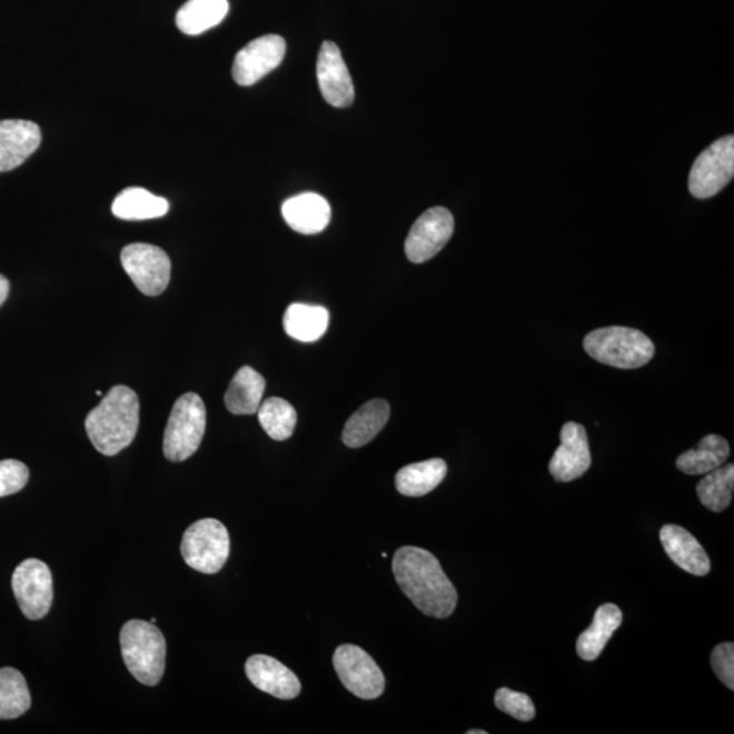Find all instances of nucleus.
Segmentation results:
<instances>
[{
	"label": "nucleus",
	"instance_id": "nucleus-1",
	"mask_svg": "<svg viewBox=\"0 0 734 734\" xmlns=\"http://www.w3.org/2000/svg\"><path fill=\"white\" fill-rule=\"evenodd\" d=\"M391 571L404 595L421 614L445 619L456 609L457 591L440 567L438 559L419 547L396 550Z\"/></svg>",
	"mask_w": 734,
	"mask_h": 734
},
{
	"label": "nucleus",
	"instance_id": "nucleus-2",
	"mask_svg": "<svg viewBox=\"0 0 734 734\" xmlns=\"http://www.w3.org/2000/svg\"><path fill=\"white\" fill-rule=\"evenodd\" d=\"M95 448L106 456L118 455L132 444L139 427V399L131 388L118 385L91 409L85 421Z\"/></svg>",
	"mask_w": 734,
	"mask_h": 734
},
{
	"label": "nucleus",
	"instance_id": "nucleus-3",
	"mask_svg": "<svg viewBox=\"0 0 734 734\" xmlns=\"http://www.w3.org/2000/svg\"><path fill=\"white\" fill-rule=\"evenodd\" d=\"M122 659L127 669L145 685L161 682L167 664V641L156 624L145 621H130L120 633Z\"/></svg>",
	"mask_w": 734,
	"mask_h": 734
},
{
	"label": "nucleus",
	"instance_id": "nucleus-4",
	"mask_svg": "<svg viewBox=\"0 0 734 734\" xmlns=\"http://www.w3.org/2000/svg\"><path fill=\"white\" fill-rule=\"evenodd\" d=\"M584 348L597 363L624 370L645 366L656 353L653 341L644 333L628 327L592 330L584 339Z\"/></svg>",
	"mask_w": 734,
	"mask_h": 734
},
{
	"label": "nucleus",
	"instance_id": "nucleus-5",
	"mask_svg": "<svg viewBox=\"0 0 734 734\" xmlns=\"http://www.w3.org/2000/svg\"><path fill=\"white\" fill-rule=\"evenodd\" d=\"M206 406L199 395H182L171 409L163 436V453L169 462L181 463L195 455L206 432Z\"/></svg>",
	"mask_w": 734,
	"mask_h": 734
},
{
	"label": "nucleus",
	"instance_id": "nucleus-6",
	"mask_svg": "<svg viewBox=\"0 0 734 734\" xmlns=\"http://www.w3.org/2000/svg\"><path fill=\"white\" fill-rule=\"evenodd\" d=\"M181 554L196 572L217 574L230 554L229 532L218 519L205 518L189 526L181 542Z\"/></svg>",
	"mask_w": 734,
	"mask_h": 734
},
{
	"label": "nucleus",
	"instance_id": "nucleus-7",
	"mask_svg": "<svg viewBox=\"0 0 734 734\" xmlns=\"http://www.w3.org/2000/svg\"><path fill=\"white\" fill-rule=\"evenodd\" d=\"M734 176V138H721L695 159L690 171L688 188L696 199L720 194Z\"/></svg>",
	"mask_w": 734,
	"mask_h": 734
},
{
	"label": "nucleus",
	"instance_id": "nucleus-8",
	"mask_svg": "<svg viewBox=\"0 0 734 734\" xmlns=\"http://www.w3.org/2000/svg\"><path fill=\"white\" fill-rule=\"evenodd\" d=\"M121 265L145 296L157 297L167 290L171 262L163 249L150 244H131L121 250Z\"/></svg>",
	"mask_w": 734,
	"mask_h": 734
},
{
	"label": "nucleus",
	"instance_id": "nucleus-9",
	"mask_svg": "<svg viewBox=\"0 0 734 734\" xmlns=\"http://www.w3.org/2000/svg\"><path fill=\"white\" fill-rule=\"evenodd\" d=\"M334 666L343 685L360 700L373 701L384 694V673L363 648L339 646L334 654Z\"/></svg>",
	"mask_w": 734,
	"mask_h": 734
},
{
	"label": "nucleus",
	"instance_id": "nucleus-10",
	"mask_svg": "<svg viewBox=\"0 0 734 734\" xmlns=\"http://www.w3.org/2000/svg\"><path fill=\"white\" fill-rule=\"evenodd\" d=\"M11 586L17 603L28 619L40 621L51 609L52 574L44 562L33 558L23 561L12 574Z\"/></svg>",
	"mask_w": 734,
	"mask_h": 734
},
{
	"label": "nucleus",
	"instance_id": "nucleus-11",
	"mask_svg": "<svg viewBox=\"0 0 734 734\" xmlns=\"http://www.w3.org/2000/svg\"><path fill=\"white\" fill-rule=\"evenodd\" d=\"M455 231V219L444 207H434L421 214L413 225L406 240L409 261L420 265L433 259L450 240Z\"/></svg>",
	"mask_w": 734,
	"mask_h": 734
},
{
	"label": "nucleus",
	"instance_id": "nucleus-12",
	"mask_svg": "<svg viewBox=\"0 0 734 734\" xmlns=\"http://www.w3.org/2000/svg\"><path fill=\"white\" fill-rule=\"evenodd\" d=\"M286 53L284 37L268 34L250 41L236 54L232 78L238 85L252 86L277 69Z\"/></svg>",
	"mask_w": 734,
	"mask_h": 734
},
{
	"label": "nucleus",
	"instance_id": "nucleus-13",
	"mask_svg": "<svg viewBox=\"0 0 734 734\" xmlns=\"http://www.w3.org/2000/svg\"><path fill=\"white\" fill-rule=\"evenodd\" d=\"M589 440L583 425L567 421L562 427L561 446L550 458L548 468L556 482L579 479L591 468Z\"/></svg>",
	"mask_w": 734,
	"mask_h": 734
},
{
	"label": "nucleus",
	"instance_id": "nucleus-14",
	"mask_svg": "<svg viewBox=\"0 0 734 734\" xmlns=\"http://www.w3.org/2000/svg\"><path fill=\"white\" fill-rule=\"evenodd\" d=\"M317 81L326 101L335 108L350 107L355 89L350 72L338 46L333 41L323 42L317 58Z\"/></svg>",
	"mask_w": 734,
	"mask_h": 734
},
{
	"label": "nucleus",
	"instance_id": "nucleus-15",
	"mask_svg": "<svg viewBox=\"0 0 734 734\" xmlns=\"http://www.w3.org/2000/svg\"><path fill=\"white\" fill-rule=\"evenodd\" d=\"M245 672L257 690L278 700L290 701L301 693V682L274 657L255 654L245 664Z\"/></svg>",
	"mask_w": 734,
	"mask_h": 734
},
{
	"label": "nucleus",
	"instance_id": "nucleus-16",
	"mask_svg": "<svg viewBox=\"0 0 734 734\" xmlns=\"http://www.w3.org/2000/svg\"><path fill=\"white\" fill-rule=\"evenodd\" d=\"M41 143L40 127L29 120H0V173L27 161Z\"/></svg>",
	"mask_w": 734,
	"mask_h": 734
},
{
	"label": "nucleus",
	"instance_id": "nucleus-17",
	"mask_svg": "<svg viewBox=\"0 0 734 734\" xmlns=\"http://www.w3.org/2000/svg\"><path fill=\"white\" fill-rule=\"evenodd\" d=\"M665 553L684 572L705 577L712 568L706 550L688 530L678 525H665L659 532Z\"/></svg>",
	"mask_w": 734,
	"mask_h": 734
},
{
	"label": "nucleus",
	"instance_id": "nucleus-18",
	"mask_svg": "<svg viewBox=\"0 0 734 734\" xmlns=\"http://www.w3.org/2000/svg\"><path fill=\"white\" fill-rule=\"evenodd\" d=\"M281 216L292 230L305 236L318 235L329 224L330 207L323 196L305 192L287 199L281 206Z\"/></svg>",
	"mask_w": 734,
	"mask_h": 734
},
{
	"label": "nucleus",
	"instance_id": "nucleus-19",
	"mask_svg": "<svg viewBox=\"0 0 734 734\" xmlns=\"http://www.w3.org/2000/svg\"><path fill=\"white\" fill-rule=\"evenodd\" d=\"M389 415V404L384 399L367 401L347 420L343 430V443L348 448H363L381 433L388 424Z\"/></svg>",
	"mask_w": 734,
	"mask_h": 734
},
{
	"label": "nucleus",
	"instance_id": "nucleus-20",
	"mask_svg": "<svg viewBox=\"0 0 734 734\" xmlns=\"http://www.w3.org/2000/svg\"><path fill=\"white\" fill-rule=\"evenodd\" d=\"M623 614L615 604H604L596 611L592 626L577 639L578 656L585 661H595L607 646L612 635L622 626Z\"/></svg>",
	"mask_w": 734,
	"mask_h": 734
},
{
	"label": "nucleus",
	"instance_id": "nucleus-21",
	"mask_svg": "<svg viewBox=\"0 0 734 734\" xmlns=\"http://www.w3.org/2000/svg\"><path fill=\"white\" fill-rule=\"evenodd\" d=\"M266 390V379L250 366L236 373L225 395V404L235 415H254L259 409Z\"/></svg>",
	"mask_w": 734,
	"mask_h": 734
},
{
	"label": "nucleus",
	"instance_id": "nucleus-22",
	"mask_svg": "<svg viewBox=\"0 0 734 734\" xmlns=\"http://www.w3.org/2000/svg\"><path fill=\"white\" fill-rule=\"evenodd\" d=\"M448 474L443 458L406 465L396 475V488L404 497L418 498L436 489Z\"/></svg>",
	"mask_w": 734,
	"mask_h": 734
},
{
	"label": "nucleus",
	"instance_id": "nucleus-23",
	"mask_svg": "<svg viewBox=\"0 0 734 734\" xmlns=\"http://www.w3.org/2000/svg\"><path fill=\"white\" fill-rule=\"evenodd\" d=\"M228 12V0H188L177 11V28L188 36H198L216 28Z\"/></svg>",
	"mask_w": 734,
	"mask_h": 734
},
{
	"label": "nucleus",
	"instance_id": "nucleus-24",
	"mask_svg": "<svg viewBox=\"0 0 734 734\" xmlns=\"http://www.w3.org/2000/svg\"><path fill=\"white\" fill-rule=\"evenodd\" d=\"M731 455V446L725 438L710 434L702 438L696 449L678 456L676 467L687 475H706L725 464Z\"/></svg>",
	"mask_w": 734,
	"mask_h": 734
},
{
	"label": "nucleus",
	"instance_id": "nucleus-25",
	"mask_svg": "<svg viewBox=\"0 0 734 734\" xmlns=\"http://www.w3.org/2000/svg\"><path fill=\"white\" fill-rule=\"evenodd\" d=\"M169 211V201L147 189L132 187L118 195L112 205L115 217L125 220L161 218Z\"/></svg>",
	"mask_w": 734,
	"mask_h": 734
},
{
	"label": "nucleus",
	"instance_id": "nucleus-26",
	"mask_svg": "<svg viewBox=\"0 0 734 734\" xmlns=\"http://www.w3.org/2000/svg\"><path fill=\"white\" fill-rule=\"evenodd\" d=\"M329 314L323 306L292 304L284 317L286 334L290 338L311 343L321 338L328 328Z\"/></svg>",
	"mask_w": 734,
	"mask_h": 734
},
{
	"label": "nucleus",
	"instance_id": "nucleus-27",
	"mask_svg": "<svg viewBox=\"0 0 734 734\" xmlns=\"http://www.w3.org/2000/svg\"><path fill=\"white\" fill-rule=\"evenodd\" d=\"M733 487L734 465H721L697 483L696 494L710 512L721 513L732 504Z\"/></svg>",
	"mask_w": 734,
	"mask_h": 734
},
{
	"label": "nucleus",
	"instance_id": "nucleus-28",
	"mask_svg": "<svg viewBox=\"0 0 734 734\" xmlns=\"http://www.w3.org/2000/svg\"><path fill=\"white\" fill-rule=\"evenodd\" d=\"M32 705L27 681L20 671L0 669V720H16Z\"/></svg>",
	"mask_w": 734,
	"mask_h": 734
},
{
	"label": "nucleus",
	"instance_id": "nucleus-29",
	"mask_svg": "<svg viewBox=\"0 0 734 734\" xmlns=\"http://www.w3.org/2000/svg\"><path fill=\"white\" fill-rule=\"evenodd\" d=\"M259 421L265 432L275 440H286L292 436L297 425V413L289 401L280 397H269L261 401Z\"/></svg>",
	"mask_w": 734,
	"mask_h": 734
},
{
	"label": "nucleus",
	"instance_id": "nucleus-30",
	"mask_svg": "<svg viewBox=\"0 0 734 734\" xmlns=\"http://www.w3.org/2000/svg\"><path fill=\"white\" fill-rule=\"evenodd\" d=\"M495 706L513 718L529 722L535 718L536 710L530 697L510 688H499L495 694Z\"/></svg>",
	"mask_w": 734,
	"mask_h": 734
},
{
	"label": "nucleus",
	"instance_id": "nucleus-31",
	"mask_svg": "<svg viewBox=\"0 0 734 734\" xmlns=\"http://www.w3.org/2000/svg\"><path fill=\"white\" fill-rule=\"evenodd\" d=\"M29 480L27 465L18 460L0 462V498L20 493Z\"/></svg>",
	"mask_w": 734,
	"mask_h": 734
},
{
	"label": "nucleus",
	"instance_id": "nucleus-32",
	"mask_svg": "<svg viewBox=\"0 0 734 734\" xmlns=\"http://www.w3.org/2000/svg\"><path fill=\"white\" fill-rule=\"evenodd\" d=\"M712 666L715 676L731 691L734 690V645L725 642L714 648L712 653Z\"/></svg>",
	"mask_w": 734,
	"mask_h": 734
},
{
	"label": "nucleus",
	"instance_id": "nucleus-33",
	"mask_svg": "<svg viewBox=\"0 0 734 734\" xmlns=\"http://www.w3.org/2000/svg\"><path fill=\"white\" fill-rule=\"evenodd\" d=\"M10 284L8 278L0 275V306H2L9 297Z\"/></svg>",
	"mask_w": 734,
	"mask_h": 734
},
{
	"label": "nucleus",
	"instance_id": "nucleus-34",
	"mask_svg": "<svg viewBox=\"0 0 734 734\" xmlns=\"http://www.w3.org/2000/svg\"><path fill=\"white\" fill-rule=\"evenodd\" d=\"M467 734H487V732L486 731L474 730V731H468Z\"/></svg>",
	"mask_w": 734,
	"mask_h": 734
},
{
	"label": "nucleus",
	"instance_id": "nucleus-35",
	"mask_svg": "<svg viewBox=\"0 0 734 734\" xmlns=\"http://www.w3.org/2000/svg\"><path fill=\"white\" fill-rule=\"evenodd\" d=\"M97 396H102V391H101V390H97Z\"/></svg>",
	"mask_w": 734,
	"mask_h": 734
}]
</instances>
